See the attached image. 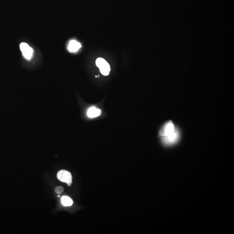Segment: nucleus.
Here are the masks:
<instances>
[{"label": "nucleus", "instance_id": "obj_1", "mask_svg": "<svg viewBox=\"0 0 234 234\" xmlns=\"http://www.w3.org/2000/svg\"><path fill=\"white\" fill-rule=\"evenodd\" d=\"M159 134L162 143L166 146L175 145L180 137L179 130L171 121L163 124L160 129Z\"/></svg>", "mask_w": 234, "mask_h": 234}, {"label": "nucleus", "instance_id": "obj_2", "mask_svg": "<svg viewBox=\"0 0 234 234\" xmlns=\"http://www.w3.org/2000/svg\"><path fill=\"white\" fill-rule=\"evenodd\" d=\"M96 64L99 67L100 72L104 76H108L110 73V65L108 62L103 58H99L96 60Z\"/></svg>", "mask_w": 234, "mask_h": 234}, {"label": "nucleus", "instance_id": "obj_3", "mask_svg": "<svg viewBox=\"0 0 234 234\" xmlns=\"http://www.w3.org/2000/svg\"><path fill=\"white\" fill-rule=\"evenodd\" d=\"M57 177L60 181L67 183L69 186L72 184V176L70 172L65 170H61L57 174Z\"/></svg>", "mask_w": 234, "mask_h": 234}, {"label": "nucleus", "instance_id": "obj_4", "mask_svg": "<svg viewBox=\"0 0 234 234\" xmlns=\"http://www.w3.org/2000/svg\"><path fill=\"white\" fill-rule=\"evenodd\" d=\"M21 50L23 56L26 60H30L32 58L34 50L26 43H22L20 46Z\"/></svg>", "mask_w": 234, "mask_h": 234}, {"label": "nucleus", "instance_id": "obj_5", "mask_svg": "<svg viewBox=\"0 0 234 234\" xmlns=\"http://www.w3.org/2000/svg\"><path fill=\"white\" fill-rule=\"evenodd\" d=\"M82 47L80 43L75 40H72L69 42L68 46V49L71 53L77 52Z\"/></svg>", "mask_w": 234, "mask_h": 234}, {"label": "nucleus", "instance_id": "obj_6", "mask_svg": "<svg viewBox=\"0 0 234 234\" xmlns=\"http://www.w3.org/2000/svg\"><path fill=\"white\" fill-rule=\"evenodd\" d=\"M101 111L100 109L91 107L87 111V115L90 118H96L101 115Z\"/></svg>", "mask_w": 234, "mask_h": 234}, {"label": "nucleus", "instance_id": "obj_7", "mask_svg": "<svg viewBox=\"0 0 234 234\" xmlns=\"http://www.w3.org/2000/svg\"><path fill=\"white\" fill-rule=\"evenodd\" d=\"M61 203L63 206H71L73 204V201L71 199L67 196H63L62 197Z\"/></svg>", "mask_w": 234, "mask_h": 234}, {"label": "nucleus", "instance_id": "obj_8", "mask_svg": "<svg viewBox=\"0 0 234 234\" xmlns=\"http://www.w3.org/2000/svg\"><path fill=\"white\" fill-rule=\"evenodd\" d=\"M63 188L62 187V186H57L55 189V192L57 194H62L63 192Z\"/></svg>", "mask_w": 234, "mask_h": 234}, {"label": "nucleus", "instance_id": "obj_9", "mask_svg": "<svg viewBox=\"0 0 234 234\" xmlns=\"http://www.w3.org/2000/svg\"><path fill=\"white\" fill-rule=\"evenodd\" d=\"M58 197H60V196H59V195H58Z\"/></svg>", "mask_w": 234, "mask_h": 234}]
</instances>
